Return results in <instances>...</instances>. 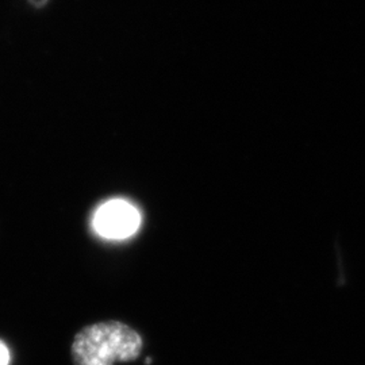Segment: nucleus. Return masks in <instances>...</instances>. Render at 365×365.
<instances>
[{
  "label": "nucleus",
  "instance_id": "nucleus-3",
  "mask_svg": "<svg viewBox=\"0 0 365 365\" xmlns=\"http://www.w3.org/2000/svg\"><path fill=\"white\" fill-rule=\"evenodd\" d=\"M10 364V352L9 348L0 341V365Z\"/></svg>",
  "mask_w": 365,
  "mask_h": 365
},
{
  "label": "nucleus",
  "instance_id": "nucleus-2",
  "mask_svg": "<svg viewBox=\"0 0 365 365\" xmlns=\"http://www.w3.org/2000/svg\"><path fill=\"white\" fill-rule=\"evenodd\" d=\"M141 226V212L125 199H111L101 205L92 218L95 233L106 240H126Z\"/></svg>",
  "mask_w": 365,
  "mask_h": 365
},
{
  "label": "nucleus",
  "instance_id": "nucleus-1",
  "mask_svg": "<svg viewBox=\"0 0 365 365\" xmlns=\"http://www.w3.org/2000/svg\"><path fill=\"white\" fill-rule=\"evenodd\" d=\"M143 351L141 336L122 322L84 327L72 344L76 365H114L135 360Z\"/></svg>",
  "mask_w": 365,
  "mask_h": 365
},
{
  "label": "nucleus",
  "instance_id": "nucleus-4",
  "mask_svg": "<svg viewBox=\"0 0 365 365\" xmlns=\"http://www.w3.org/2000/svg\"><path fill=\"white\" fill-rule=\"evenodd\" d=\"M27 1H29V4H31L33 7L41 9V7H43L49 0H27Z\"/></svg>",
  "mask_w": 365,
  "mask_h": 365
}]
</instances>
